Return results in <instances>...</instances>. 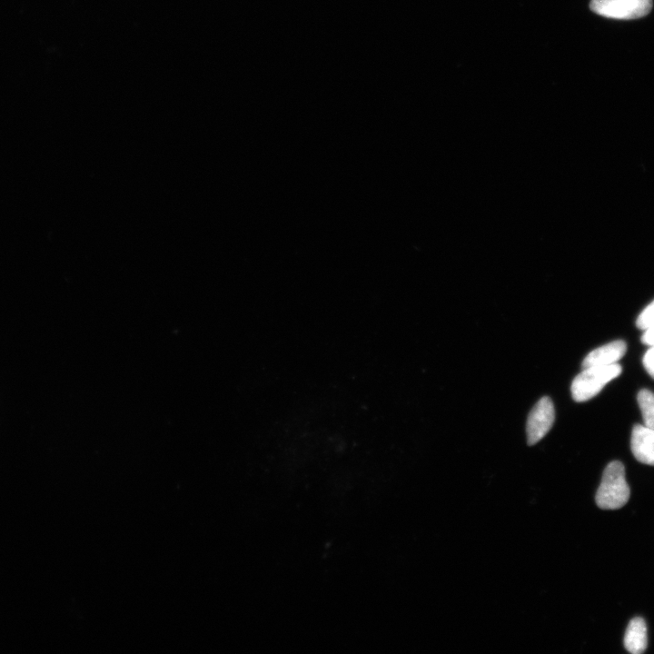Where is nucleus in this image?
<instances>
[{"label": "nucleus", "mask_w": 654, "mask_h": 654, "mask_svg": "<svg viewBox=\"0 0 654 654\" xmlns=\"http://www.w3.org/2000/svg\"><path fill=\"white\" fill-rule=\"evenodd\" d=\"M627 346L623 341H613L591 351L583 360L582 367L603 366L617 363L624 356Z\"/></svg>", "instance_id": "423d86ee"}, {"label": "nucleus", "mask_w": 654, "mask_h": 654, "mask_svg": "<svg viewBox=\"0 0 654 654\" xmlns=\"http://www.w3.org/2000/svg\"><path fill=\"white\" fill-rule=\"evenodd\" d=\"M590 6L600 15L628 20L647 15L652 8V0H592Z\"/></svg>", "instance_id": "7ed1b4c3"}, {"label": "nucleus", "mask_w": 654, "mask_h": 654, "mask_svg": "<svg viewBox=\"0 0 654 654\" xmlns=\"http://www.w3.org/2000/svg\"><path fill=\"white\" fill-rule=\"evenodd\" d=\"M630 446L639 461L654 465V429L636 424L632 430Z\"/></svg>", "instance_id": "39448f33"}, {"label": "nucleus", "mask_w": 654, "mask_h": 654, "mask_svg": "<svg viewBox=\"0 0 654 654\" xmlns=\"http://www.w3.org/2000/svg\"><path fill=\"white\" fill-rule=\"evenodd\" d=\"M629 493L623 464L618 461H611L605 468L596 492L597 505L603 510L619 509L629 500Z\"/></svg>", "instance_id": "f257e3e1"}, {"label": "nucleus", "mask_w": 654, "mask_h": 654, "mask_svg": "<svg viewBox=\"0 0 654 654\" xmlns=\"http://www.w3.org/2000/svg\"><path fill=\"white\" fill-rule=\"evenodd\" d=\"M648 644L646 623L642 618L632 619L626 629L624 646L632 654L642 653Z\"/></svg>", "instance_id": "0eeeda50"}, {"label": "nucleus", "mask_w": 654, "mask_h": 654, "mask_svg": "<svg viewBox=\"0 0 654 654\" xmlns=\"http://www.w3.org/2000/svg\"><path fill=\"white\" fill-rule=\"evenodd\" d=\"M636 324L643 331L654 324V301L640 312Z\"/></svg>", "instance_id": "1a4fd4ad"}, {"label": "nucleus", "mask_w": 654, "mask_h": 654, "mask_svg": "<svg viewBox=\"0 0 654 654\" xmlns=\"http://www.w3.org/2000/svg\"><path fill=\"white\" fill-rule=\"evenodd\" d=\"M641 341L644 344L649 346L654 345V324L644 330V332L641 336Z\"/></svg>", "instance_id": "9b49d317"}, {"label": "nucleus", "mask_w": 654, "mask_h": 654, "mask_svg": "<svg viewBox=\"0 0 654 654\" xmlns=\"http://www.w3.org/2000/svg\"><path fill=\"white\" fill-rule=\"evenodd\" d=\"M643 365L648 373L654 378V345L647 351L643 357Z\"/></svg>", "instance_id": "9d476101"}, {"label": "nucleus", "mask_w": 654, "mask_h": 654, "mask_svg": "<svg viewBox=\"0 0 654 654\" xmlns=\"http://www.w3.org/2000/svg\"><path fill=\"white\" fill-rule=\"evenodd\" d=\"M620 373L621 366L619 363L584 368L572 381L570 387L572 398L579 402L593 398L609 382Z\"/></svg>", "instance_id": "f03ea898"}, {"label": "nucleus", "mask_w": 654, "mask_h": 654, "mask_svg": "<svg viewBox=\"0 0 654 654\" xmlns=\"http://www.w3.org/2000/svg\"><path fill=\"white\" fill-rule=\"evenodd\" d=\"M555 419L553 402L550 397H542L531 409L526 424L527 442L534 445L550 430Z\"/></svg>", "instance_id": "20e7f679"}, {"label": "nucleus", "mask_w": 654, "mask_h": 654, "mask_svg": "<svg viewBox=\"0 0 654 654\" xmlns=\"http://www.w3.org/2000/svg\"><path fill=\"white\" fill-rule=\"evenodd\" d=\"M637 399L644 425L654 429V394L650 391L643 389L638 393Z\"/></svg>", "instance_id": "6e6552de"}]
</instances>
